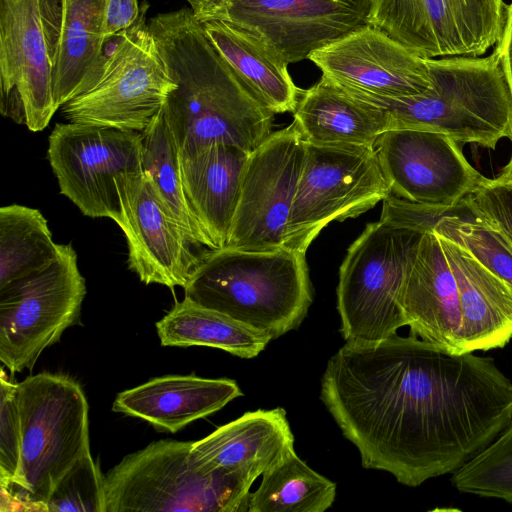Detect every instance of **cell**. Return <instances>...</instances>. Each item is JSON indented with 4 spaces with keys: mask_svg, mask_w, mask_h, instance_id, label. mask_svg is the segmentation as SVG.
<instances>
[{
    "mask_svg": "<svg viewBox=\"0 0 512 512\" xmlns=\"http://www.w3.org/2000/svg\"><path fill=\"white\" fill-rule=\"evenodd\" d=\"M320 397L362 466L409 487L454 473L512 421V382L492 357L412 334L346 342L328 360Z\"/></svg>",
    "mask_w": 512,
    "mask_h": 512,
    "instance_id": "obj_1",
    "label": "cell"
},
{
    "mask_svg": "<svg viewBox=\"0 0 512 512\" xmlns=\"http://www.w3.org/2000/svg\"><path fill=\"white\" fill-rule=\"evenodd\" d=\"M149 28L176 88L164 118L180 156L222 143L249 153L272 134L265 108L222 58L191 8L159 13Z\"/></svg>",
    "mask_w": 512,
    "mask_h": 512,
    "instance_id": "obj_2",
    "label": "cell"
},
{
    "mask_svg": "<svg viewBox=\"0 0 512 512\" xmlns=\"http://www.w3.org/2000/svg\"><path fill=\"white\" fill-rule=\"evenodd\" d=\"M185 298L276 339L297 328L312 303L305 254L220 248L202 255Z\"/></svg>",
    "mask_w": 512,
    "mask_h": 512,
    "instance_id": "obj_3",
    "label": "cell"
},
{
    "mask_svg": "<svg viewBox=\"0 0 512 512\" xmlns=\"http://www.w3.org/2000/svg\"><path fill=\"white\" fill-rule=\"evenodd\" d=\"M431 85L400 98L351 95L384 110L389 130L443 133L457 142L495 149L512 140V95L494 50L486 57L426 59Z\"/></svg>",
    "mask_w": 512,
    "mask_h": 512,
    "instance_id": "obj_4",
    "label": "cell"
},
{
    "mask_svg": "<svg viewBox=\"0 0 512 512\" xmlns=\"http://www.w3.org/2000/svg\"><path fill=\"white\" fill-rule=\"evenodd\" d=\"M22 448L15 480L1 485V511H46L53 488L86 452L89 407L72 378L42 372L17 383Z\"/></svg>",
    "mask_w": 512,
    "mask_h": 512,
    "instance_id": "obj_5",
    "label": "cell"
},
{
    "mask_svg": "<svg viewBox=\"0 0 512 512\" xmlns=\"http://www.w3.org/2000/svg\"><path fill=\"white\" fill-rule=\"evenodd\" d=\"M192 443L158 440L125 456L103 475L106 512H247L253 482L198 470L189 458Z\"/></svg>",
    "mask_w": 512,
    "mask_h": 512,
    "instance_id": "obj_6",
    "label": "cell"
},
{
    "mask_svg": "<svg viewBox=\"0 0 512 512\" xmlns=\"http://www.w3.org/2000/svg\"><path fill=\"white\" fill-rule=\"evenodd\" d=\"M422 234L380 219L369 223L351 244L336 289L346 342H380L406 326L399 294L409 257Z\"/></svg>",
    "mask_w": 512,
    "mask_h": 512,
    "instance_id": "obj_7",
    "label": "cell"
},
{
    "mask_svg": "<svg viewBox=\"0 0 512 512\" xmlns=\"http://www.w3.org/2000/svg\"><path fill=\"white\" fill-rule=\"evenodd\" d=\"M148 8L143 1L137 21L117 35L96 85L61 106L69 122L142 132L163 109L177 85L146 21Z\"/></svg>",
    "mask_w": 512,
    "mask_h": 512,
    "instance_id": "obj_8",
    "label": "cell"
},
{
    "mask_svg": "<svg viewBox=\"0 0 512 512\" xmlns=\"http://www.w3.org/2000/svg\"><path fill=\"white\" fill-rule=\"evenodd\" d=\"M305 145L285 231V248L303 254L330 222L355 218L391 193L373 147Z\"/></svg>",
    "mask_w": 512,
    "mask_h": 512,
    "instance_id": "obj_9",
    "label": "cell"
},
{
    "mask_svg": "<svg viewBox=\"0 0 512 512\" xmlns=\"http://www.w3.org/2000/svg\"><path fill=\"white\" fill-rule=\"evenodd\" d=\"M85 279L71 244L38 272L0 288V361L11 373L32 369L80 316Z\"/></svg>",
    "mask_w": 512,
    "mask_h": 512,
    "instance_id": "obj_10",
    "label": "cell"
},
{
    "mask_svg": "<svg viewBox=\"0 0 512 512\" xmlns=\"http://www.w3.org/2000/svg\"><path fill=\"white\" fill-rule=\"evenodd\" d=\"M200 22L220 20L288 64L367 24L370 0H187Z\"/></svg>",
    "mask_w": 512,
    "mask_h": 512,
    "instance_id": "obj_11",
    "label": "cell"
},
{
    "mask_svg": "<svg viewBox=\"0 0 512 512\" xmlns=\"http://www.w3.org/2000/svg\"><path fill=\"white\" fill-rule=\"evenodd\" d=\"M48 160L60 193L83 215L118 222L116 180L140 173L141 132L83 123H58L48 142Z\"/></svg>",
    "mask_w": 512,
    "mask_h": 512,
    "instance_id": "obj_12",
    "label": "cell"
},
{
    "mask_svg": "<svg viewBox=\"0 0 512 512\" xmlns=\"http://www.w3.org/2000/svg\"><path fill=\"white\" fill-rule=\"evenodd\" d=\"M504 0H370L367 24L423 59L479 57L501 37Z\"/></svg>",
    "mask_w": 512,
    "mask_h": 512,
    "instance_id": "obj_13",
    "label": "cell"
},
{
    "mask_svg": "<svg viewBox=\"0 0 512 512\" xmlns=\"http://www.w3.org/2000/svg\"><path fill=\"white\" fill-rule=\"evenodd\" d=\"M306 145L293 121L250 153L225 247L285 248V231Z\"/></svg>",
    "mask_w": 512,
    "mask_h": 512,
    "instance_id": "obj_14",
    "label": "cell"
},
{
    "mask_svg": "<svg viewBox=\"0 0 512 512\" xmlns=\"http://www.w3.org/2000/svg\"><path fill=\"white\" fill-rule=\"evenodd\" d=\"M373 148L391 194L413 203L451 207L486 179L469 164L458 142L443 133L386 130Z\"/></svg>",
    "mask_w": 512,
    "mask_h": 512,
    "instance_id": "obj_15",
    "label": "cell"
},
{
    "mask_svg": "<svg viewBox=\"0 0 512 512\" xmlns=\"http://www.w3.org/2000/svg\"><path fill=\"white\" fill-rule=\"evenodd\" d=\"M38 0H0V110L30 131L58 110Z\"/></svg>",
    "mask_w": 512,
    "mask_h": 512,
    "instance_id": "obj_16",
    "label": "cell"
},
{
    "mask_svg": "<svg viewBox=\"0 0 512 512\" xmlns=\"http://www.w3.org/2000/svg\"><path fill=\"white\" fill-rule=\"evenodd\" d=\"M308 59L323 77L352 95L408 97L431 85L426 59L369 24L313 51Z\"/></svg>",
    "mask_w": 512,
    "mask_h": 512,
    "instance_id": "obj_17",
    "label": "cell"
},
{
    "mask_svg": "<svg viewBox=\"0 0 512 512\" xmlns=\"http://www.w3.org/2000/svg\"><path fill=\"white\" fill-rule=\"evenodd\" d=\"M117 225L128 246L129 269L145 284L184 287L198 263L193 244L155 191L144 171L116 180Z\"/></svg>",
    "mask_w": 512,
    "mask_h": 512,
    "instance_id": "obj_18",
    "label": "cell"
},
{
    "mask_svg": "<svg viewBox=\"0 0 512 512\" xmlns=\"http://www.w3.org/2000/svg\"><path fill=\"white\" fill-rule=\"evenodd\" d=\"M107 0H38L60 109L98 82L104 54Z\"/></svg>",
    "mask_w": 512,
    "mask_h": 512,
    "instance_id": "obj_19",
    "label": "cell"
},
{
    "mask_svg": "<svg viewBox=\"0 0 512 512\" xmlns=\"http://www.w3.org/2000/svg\"><path fill=\"white\" fill-rule=\"evenodd\" d=\"M411 334L462 354V313L454 273L437 234L423 232L409 257L399 294Z\"/></svg>",
    "mask_w": 512,
    "mask_h": 512,
    "instance_id": "obj_20",
    "label": "cell"
},
{
    "mask_svg": "<svg viewBox=\"0 0 512 512\" xmlns=\"http://www.w3.org/2000/svg\"><path fill=\"white\" fill-rule=\"evenodd\" d=\"M294 435L283 408L246 412L192 443L198 470L238 474L253 482L294 453Z\"/></svg>",
    "mask_w": 512,
    "mask_h": 512,
    "instance_id": "obj_21",
    "label": "cell"
},
{
    "mask_svg": "<svg viewBox=\"0 0 512 512\" xmlns=\"http://www.w3.org/2000/svg\"><path fill=\"white\" fill-rule=\"evenodd\" d=\"M241 395L232 379L166 375L120 392L112 410L147 421L158 430L176 433Z\"/></svg>",
    "mask_w": 512,
    "mask_h": 512,
    "instance_id": "obj_22",
    "label": "cell"
},
{
    "mask_svg": "<svg viewBox=\"0 0 512 512\" xmlns=\"http://www.w3.org/2000/svg\"><path fill=\"white\" fill-rule=\"evenodd\" d=\"M249 155L236 146L217 143L180 156L185 197L210 250L226 246Z\"/></svg>",
    "mask_w": 512,
    "mask_h": 512,
    "instance_id": "obj_23",
    "label": "cell"
},
{
    "mask_svg": "<svg viewBox=\"0 0 512 512\" xmlns=\"http://www.w3.org/2000/svg\"><path fill=\"white\" fill-rule=\"evenodd\" d=\"M437 236L457 281L463 353L504 347L512 339V284Z\"/></svg>",
    "mask_w": 512,
    "mask_h": 512,
    "instance_id": "obj_24",
    "label": "cell"
},
{
    "mask_svg": "<svg viewBox=\"0 0 512 512\" xmlns=\"http://www.w3.org/2000/svg\"><path fill=\"white\" fill-rule=\"evenodd\" d=\"M294 122L304 142L314 145L373 147L389 130L383 109L352 97L323 76L302 91Z\"/></svg>",
    "mask_w": 512,
    "mask_h": 512,
    "instance_id": "obj_25",
    "label": "cell"
},
{
    "mask_svg": "<svg viewBox=\"0 0 512 512\" xmlns=\"http://www.w3.org/2000/svg\"><path fill=\"white\" fill-rule=\"evenodd\" d=\"M201 24L218 53L265 108L274 114L295 111L302 90L285 60L235 25L220 20Z\"/></svg>",
    "mask_w": 512,
    "mask_h": 512,
    "instance_id": "obj_26",
    "label": "cell"
},
{
    "mask_svg": "<svg viewBox=\"0 0 512 512\" xmlns=\"http://www.w3.org/2000/svg\"><path fill=\"white\" fill-rule=\"evenodd\" d=\"M156 330L162 346L213 347L245 359L256 357L272 340L185 297L156 323Z\"/></svg>",
    "mask_w": 512,
    "mask_h": 512,
    "instance_id": "obj_27",
    "label": "cell"
},
{
    "mask_svg": "<svg viewBox=\"0 0 512 512\" xmlns=\"http://www.w3.org/2000/svg\"><path fill=\"white\" fill-rule=\"evenodd\" d=\"M59 251L38 209L20 204L0 208V288L43 269Z\"/></svg>",
    "mask_w": 512,
    "mask_h": 512,
    "instance_id": "obj_28",
    "label": "cell"
},
{
    "mask_svg": "<svg viewBox=\"0 0 512 512\" xmlns=\"http://www.w3.org/2000/svg\"><path fill=\"white\" fill-rule=\"evenodd\" d=\"M142 167L155 191L194 246L210 243L189 208L181 178L179 149L163 110L141 132Z\"/></svg>",
    "mask_w": 512,
    "mask_h": 512,
    "instance_id": "obj_29",
    "label": "cell"
},
{
    "mask_svg": "<svg viewBox=\"0 0 512 512\" xmlns=\"http://www.w3.org/2000/svg\"><path fill=\"white\" fill-rule=\"evenodd\" d=\"M335 496L336 484L294 452L262 474L260 486L249 494L247 512H324Z\"/></svg>",
    "mask_w": 512,
    "mask_h": 512,
    "instance_id": "obj_30",
    "label": "cell"
},
{
    "mask_svg": "<svg viewBox=\"0 0 512 512\" xmlns=\"http://www.w3.org/2000/svg\"><path fill=\"white\" fill-rule=\"evenodd\" d=\"M451 483L462 493L512 504V421L486 448L453 473Z\"/></svg>",
    "mask_w": 512,
    "mask_h": 512,
    "instance_id": "obj_31",
    "label": "cell"
},
{
    "mask_svg": "<svg viewBox=\"0 0 512 512\" xmlns=\"http://www.w3.org/2000/svg\"><path fill=\"white\" fill-rule=\"evenodd\" d=\"M47 512H106L104 479L90 451L57 482L46 501Z\"/></svg>",
    "mask_w": 512,
    "mask_h": 512,
    "instance_id": "obj_32",
    "label": "cell"
},
{
    "mask_svg": "<svg viewBox=\"0 0 512 512\" xmlns=\"http://www.w3.org/2000/svg\"><path fill=\"white\" fill-rule=\"evenodd\" d=\"M16 386L4 369L0 376V483L11 484L18 473L21 459L22 430L16 401Z\"/></svg>",
    "mask_w": 512,
    "mask_h": 512,
    "instance_id": "obj_33",
    "label": "cell"
},
{
    "mask_svg": "<svg viewBox=\"0 0 512 512\" xmlns=\"http://www.w3.org/2000/svg\"><path fill=\"white\" fill-rule=\"evenodd\" d=\"M464 199L499 234L512 252V183L486 178L477 191Z\"/></svg>",
    "mask_w": 512,
    "mask_h": 512,
    "instance_id": "obj_34",
    "label": "cell"
},
{
    "mask_svg": "<svg viewBox=\"0 0 512 512\" xmlns=\"http://www.w3.org/2000/svg\"><path fill=\"white\" fill-rule=\"evenodd\" d=\"M139 15L140 5L137 0H107L104 19L105 41L130 28Z\"/></svg>",
    "mask_w": 512,
    "mask_h": 512,
    "instance_id": "obj_35",
    "label": "cell"
},
{
    "mask_svg": "<svg viewBox=\"0 0 512 512\" xmlns=\"http://www.w3.org/2000/svg\"><path fill=\"white\" fill-rule=\"evenodd\" d=\"M494 50L512 95V3L507 6L505 25Z\"/></svg>",
    "mask_w": 512,
    "mask_h": 512,
    "instance_id": "obj_36",
    "label": "cell"
},
{
    "mask_svg": "<svg viewBox=\"0 0 512 512\" xmlns=\"http://www.w3.org/2000/svg\"><path fill=\"white\" fill-rule=\"evenodd\" d=\"M494 180L502 183H512V156L508 164L503 168L502 173Z\"/></svg>",
    "mask_w": 512,
    "mask_h": 512,
    "instance_id": "obj_37",
    "label": "cell"
}]
</instances>
